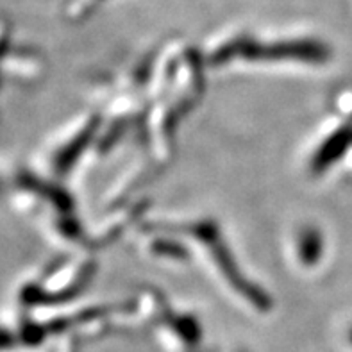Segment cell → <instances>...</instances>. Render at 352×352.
<instances>
[{
    "mask_svg": "<svg viewBox=\"0 0 352 352\" xmlns=\"http://www.w3.org/2000/svg\"><path fill=\"white\" fill-rule=\"evenodd\" d=\"M4 195V183H2V179H0V199Z\"/></svg>",
    "mask_w": 352,
    "mask_h": 352,
    "instance_id": "cell-1",
    "label": "cell"
}]
</instances>
